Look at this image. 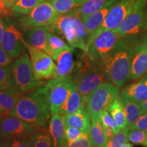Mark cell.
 <instances>
[{
	"label": "cell",
	"mask_w": 147,
	"mask_h": 147,
	"mask_svg": "<svg viewBox=\"0 0 147 147\" xmlns=\"http://www.w3.org/2000/svg\"><path fill=\"white\" fill-rule=\"evenodd\" d=\"M49 26L33 27L27 29L26 33V42L29 45L49 52V38L50 35Z\"/></svg>",
	"instance_id": "ac0fdd59"
},
{
	"label": "cell",
	"mask_w": 147,
	"mask_h": 147,
	"mask_svg": "<svg viewBox=\"0 0 147 147\" xmlns=\"http://www.w3.org/2000/svg\"><path fill=\"white\" fill-rule=\"evenodd\" d=\"M18 1H19V0H3L5 7L6 8H12Z\"/></svg>",
	"instance_id": "b9f144b4"
},
{
	"label": "cell",
	"mask_w": 147,
	"mask_h": 147,
	"mask_svg": "<svg viewBox=\"0 0 147 147\" xmlns=\"http://www.w3.org/2000/svg\"><path fill=\"white\" fill-rule=\"evenodd\" d=\"M92 143L90 140L89 135L85 132L81 138L76 140L69 143L66 142L63 147H90Z\"/></svg>",
	"instance_id": "74e56055"
},
{
	"label": "cell",
	"mask_w": 147,
	"mask_h": 147,
	"mask_svg": "<svg viewBox=\"0 0 147 147\" xmlns=\"http://www.w3.org/2000/svg\"><path fill=\"white\" fill-rule=\"evenodd\" d=\"M119 97L140 104L147 100V76H143L138 81L126 86L120 91Z\"/></svg>",
	"instance_id": "2e32d148"
},
{
	"label": "cell",
	"mask_w": 147,
	"mask_h": 147,
	"mask_svg": "<svg viewBox=\"0 0 147 147\" xmlns=\"http://www.w3.org/2000/svg\"><path fill=\"white\" fill-rule=\"evenodd\" d=\"M72 52L73 51H63L55 60L57 63L56 75L55 78H71L75 66Z\"/></svg>",
	"instance_id": "ffe728a7"
},
{
	"label": "cell",
	"mask_w": 147,
	"mask_h": 147,
	"mask_svg": "<svg viewBox=\"0 0 147 147\" xmlns=\"http://www.w3.org/2000/svg\"><path fill=\"white\" fill-rule=\"evenodd\" d=\"M146 76H147V72H146Z\"/></svg>",
	"instance_id": "681fc988"
},
{
	"label": "cell",
	"mask_w": 147,
	"mask_h": 147,
	"mask_svg": "<svg viewBox=\"0 0 147 147\" xmlns=\"http://www.w3.org/2000/svg\"><path fill=\"white\" fill-rule=\"evenodd\" d=\"M5 23L3 20L0 17V43H1V39H2V37L3 35V33H4V30H5Z\"/></svg>",
	"instance_id": "7bdbcfd3"
},
{
	"label": "cell",
	"mask_w": 147,
	"mask_h": 147,
	"mask_svg": "<svg viewBox=\"0 0 147 147\" xmlns=\"http://www.w3.org/2000/svg\"><path fill=\"white\" fill-rule=\"evenodd\" d=\"M146 0H137L130 13L116 32L123 39L135 42L138 36L147 31Z\"/></svg>",
	"instance_id": "5b68a950"
},
{
	"label": "cell",
	"mask_w": 147,
	"mask_h": 147,
	"mask_svg": "<svg viewBox=\"0 0 147 147\" xmlns=\"http://www.w3.org/2000/svg\"><path fill=\"white\" fill-rule=\"evenodd\" d=\"M1 118H2V117H0V144H2L5 140L3 135L2 129H1Z\"/></svg>",
	"instance_id": "ee69618b"
},
{
	"label": "cell",
	"mask_w": 147,
	"mask_h": 147,
	"mask_svg": "<svg viewBox=\"0 0 147 147\" xmlns=\"http://www.w3.org/2000/svg\"><path fill=\"white\" fill-rule=\"evenodd\" d=\"M71 80L85 104L92 92L108 81L102 63L92 59L85 52L75 62Z\"/></svg>",
	"instance_id": "7a4b0ae2"
},
{
	"label": "cell",
	"mask_w": 147,
	"mask_h": 147,
	"mask_svg": "<svg viewBox=\"0 0 147 147\" xmlns=\"http://www.w3.org/2000/svg\"><path fill=\"white\" fill-rule=\"evenodd\" d=\"M129 129H140L147 131V113L142 114L138 119L136 122L134 124V125H132Z\"/></svg>",
	"instance_id": "f35d334b"
},
{
	"label": "cell",
	"mask_w": 147,
	"mask_h": 147,
	"mask_svg": "<svg viewBox=\"0 0 147 147\" xmlns=\"http://www.w3.org/2000/svg\"><path fill=\"white\" fill-rule=\"evenodd\" d=\"M141 106H142L143 113H147V100L144 101V102H142V104H141Z\"/></svg>",
	"instance_id": "f6af8a7d"
},
{
	"label": "cell",
	"mask_w": 147,
	"mask_h": 147,
	"mask_svg": "<svg viewBox=\"0 0 147 147\" xmlns=\"http://www.w3.org/2000/svg\"><path fill=\"white\" fill-rule=\"evenodd\" d=\"M0 146L1 147H33V142L31 138H7Z\"/></svg>",
	"instance_id": "e575fe53"
},
{
	"label": "cell",
	"mask_w": 147,
	"mask_h": 147,
	"mask_svg": "<svg viewBox=\"0 0 147 147\" xmlns=\"http://www.w3.org/2000/svg\"><path fill=\"white\" fill-rule=\"evenodd\" d=\"M90 147H106V146H95V145H91Z\"/></svg>",
	"instance_id": "7dc6e473"
},
{
	"label": "cell",
	"mask_w": 147,
	"mask_h": 147,
	"mask_svg": "<svg viewBox=\"0 0 147 147\" xmlns=\"http://www.w3.org/2000/svg\"><path fill=\"white\" fill-rule=\"evenodd\" d=\"M65 51H73L74 49L71 48L64 42V40L55 33H50L49 38V54L55 60L61 53Z\"/></svg>",
	"instance_id": "83f0119b"
},
{
	"label": "cell",
	"mask_w": 147,
	"mask_h": 147,
	"mask_svg": "<svg viewBox=\"0 0 147 147\" xmlns=\"http://www.w3.org/2000/svg\"><path fill=\"white\" fill-rule=\"evenodd\" d=\"M128 141L133 144L147 147V131L129 129L128 131Z\"/></svg>",
	"instance_id": "d6a6232c"
},
{
	"label": "cell",
	"mask_w": 147,
	"mask_h": 147,
	"mask_svg": "<svg viewBox=\"0 0 147 147\" xmlns=\"http://www.w3.org/2000/svg\"><path fill=\"white\" fill-rule=\"evenodd\" d=\"M147 72V43L143 40L134 47L131 65V80L142 78Z\"/></svg>",
	"instance_id": "9a60e30c"
},
{
	"label": "cell",
	"mask_w": 147,
	"mask_h": 147,
	"mask_svg": "<svg viewBox=\"0 0 147 147\" xmlns=\"http://www.w3.org/2000/svg\"><path fill=\"white\" fill-rule=\"evenodd\" d=\"M136 42L123 38L118 47L101 61L108 81L121 87L131 80V65Z\"/></svg>",
	"instance_id": "3957f363"
},
{
	"label": "cell",
	"mask_w": 147,
	"mask_h": 147,
	"mask_svg": "<svg viewBox=\"0 0 147 147\" xmlns=\"http://www.w3.org/2000/svg\"><path fill=\"white\" fill-rule=\"evenodd\" d=\"M122 39L115 30L96 33L88 40L84 52L92 59L101 62L115 50Z\"/></svg>",
	"instance_id": "8992f818"
},
{
	"label": "cell",
	"mask_w": 147,
	"mask_h": 147,
	"mask_svg": "<svg viewBox=\"0 0 147 147\" xmlns=\"http://www.w3.org/2000/svg\"><path fill=\"white\" fill-rule=\"evenodd\" d=\"M66 127H73L80 129L89 135L91 129V117L86 108L79 110L76 113L64 116Z\"/></svg>",
	"instance_id": "7402d4cb"
},
{
	"label": "cell",
	"mask_w": 147,
	"mask_h": 147,
	"mask_svg": "<svg viewBox=\"0 0 147 147\" xmlns=\"http://www.w3.org/2000/svg\"><path fill=\"white\" fill-rule=\"evenodd\" d=\"M129 128L127 127L120 130L113 138L108 140L106 147H121L128 141V131Z\"/></svg>",
	"instance_id": "836d02e7"
},
{
	"label": "cell",
	"mask_w": 147,
	"mask_h": 147,
	"mask_svg": "<svg viewBox=\"0 0 147 147\" xmlns=\"http://www.w3.org/2000/svg\"><path fill=\"white\" fill-rule=\"evenodd\" d=\"M44 129L46 128L37 126L13 116L1 118V129L5 139L31 138Z\"/></svg>",
	"instance_id": "7c38bea8"
},
{
	"label": "cell",
	"mask_w": 147,
	"mask_h": 147,
	"mask_svg": "<svg viewBox=\"0 0 147 147\" xmlns=\"http://www.w3.org/2000/svg\"><path fill=\"white\" fill-rule=\"evenodd\" d=\"M120 100L122 101L125 112L128 127L130 128L136 122L138 119L140 118V117L142 114H144L142 111V106L140 103L132 100L123 98H120Z\"/></svg>",
	"instance_id": "484cf974"
},
{
	"label": "cell",
	"mask_w": 147,
	"mask_h": 147,
	"mask_svg": "<svg viewBox=\"0 0 147 147\" xmlns=\"http://www.w3.org/2000/svg\"><path fill=\"white\" fill-rule=\"evenodd\" d=\"M25 40L23 34L13 24L5 25L0 45L12 58L20 56L25 47Z\"/></svg>",
	"instance_id": "5bb4252c"
},
{
	"label": "cell",
	"mask_w": 147,
	"mask_h": 147,
	"mask_svg": "<svg viewBox=\"0 0 147 147\" xmlns=\"http://www.w3.org/2000/svg\"><path fill=\"white\" fill-rule=\"evenodd\" d=\"M49 29L63 38L72 49L85 51L88 36L83 21L78 16L70 13L60 14Z\"/></svg>",
	"instance_id": "277c9868"
},
{
	"label": "cell",
	"mask_w": 147,
	"mask_h": 147,
	"mask_svg": "<svg viewBox=\"0 0 147 147\" xmlns=\"http://www.w3.org/2000/svg\"><path fill=\"white\" fill-rule=\"evenodd\" d=\"M30 56L33 71L35 78L38 80H51L56 75L57 65L54 60L45 51L38 49L25 42Z\"/></svg>",
	"instance_id": "9c48e42d"
},
{
	"label": "cell",
	"mask_w": 147,
	"mask_h": 147,
	"mask_svg": "<svg viewBox=\"0 0 147 147\" xmlns=\"http://www.w3.org/2000/svg\"><path fill=\"white\" fill-rule=\"evenodd\" d=\"M89 138L92 145L106 146L107 139L104 134V127L101 122L99 115L92 116L91 117V129Z\"/></svg>",
	"instance_id": "cb8c5ba5"
},
{
	"label": "cell",
	"mask_w": 147,
	"mask_h": 147,
	"mask_svg": "<svg viewBox=\"0 0 147 147\" xmlns=\"http://www.w3.org/2000/svg\"><path fill=\"white\" fill-rule=\"evenodd\" d=\"M109 1L110 0H87L80 7L69 13L83 20L88 16L102 9Z\"/></svg>",
	"instance_id": "d4e9b609"
},
{
	"label": "cell",
	"mask_w": 147,
	"mask_h": 147,
	"mask_svg": "<svg viewBox=\"0 0 147 147\" xmlns=\"http://www.w3.org/2000/svg\"><path fill=\"white\" fill-rule=\"evenodd\" d=\"M104 134H105L106 139H107L108 141L111 140L116 135V134L115 133V131H114L113 129L108 127H104Z\"/></svg>",
	"instance_id": "60d3db41"
},
{
	"label": "cell",
	"mask_w": 147,
	"mask_h": 147,
	"mask_svg": "<svg viewBox=\"0 0 147 147\" xmlns=\"http://www.w3.org/2000/svg\"><path fill=\"white\" fill-rule=\"evenodd\" d=\"M85 132L82 131L80 129L73 127H66L65 138L66 142L69 143L76 140L81 138Z\"/></svg>",
	"instance_id": "8d00e7d4"
},
{
	"label": "cell",
	"mask_w": 147,
	"mask_h": 147,
	"mask_svg": "<svg viewBox=\"0 0 147 147\" xmlns=\"http://www.w3.org/2000/svg\"><path fill=\"white\" fill-rule=\"evenodd\" d=\"M0 147H1V146H0Z\"/></svg>",
	"instance_id": "f907efd6"
},
{
	"label": "cell",
	"mask_w": 147,
	"mask_h": 147,
	"mask_svg": "<svg viewBox=\"0 0 147 147\" xmlns=\"http://www.w3.org/2000/svg\"><path fill=\"white\" fill-rule=\"evenodd\" d=\"M108 112L113 117L116 124L120 129H123L128 127L125 112L122 101L118 97L110 104L108 108Z\"/></svg>",
	"instance_id": "4316f807"
},
{
	"label": "cell",
	"mask_w": 147,
	"mask_h": 147,
	"mask_svg": "<svg viewBox=\"0 0 147 147\" xmlns=\"http://www.w3.org/2000/svg\"><path fill=\"white\" fill-rule=\"evenodd\" d=\"M119 87L110 82H105L94 90L88 99L86 110L90 117L99 115L108 108L110 104L119 97Z\"/></svg>",
	"instance_id": "ba28073f"
},
{
	"label": "cell",
	"mask_w": 147,
	"mask_h": 147,
	"mask_svg": "<svg viewBox=\"0 0 147 147\" xmlns=\"http://www.w3.org/2000/svg\"><path fill=\"white\" fill-rule=\"evenodd\" d=\"M87 0H51V3L59 14H67L75 10Z\"/></svg>",
	"instance_id": "f1b7e54d"
},
{
	"label": "cell",
	"mask_w": 147,
	"mask_h": 147,
	"mask_svg": "<svg viewBox=\"0 0 147 147\" xmlns=\"http://www.w3.org/2000/svg\"><path fill=\"white\" fill-rule=\"evenodd\" d=\"M121 147H134V145H133V144H132V143L127 142L125 143V144H123Z\"/></svg>",
	"instance_id": "bcb514c9"
},
{
	"label": "cell",
	"mask_w": 147,
	"mask_h": 147,
	"mask_svg": "<svg viewBox=\"0 0 147 147\" xmlns=\"http://www.w3.org/2000/svg\"><path fill=\"white\" fill-rule=\"evenodd\" d=\"M99 117H100V119L103 126L112 128L116 134L120 131L121 129L117 125L113 117H112V115H110V113L108 112V110H104L102 113L99 114Z\"/></svg>",
	"instance_id": "d590c367"
},
{
	"label": "cell",
	"mask_w": 147,
	"mask_h": 147,
	"mask_svg": "<svg viewBox=\"0 0 147 147\" xmlns=\"http://www.w3.org/2000/svg\"><path fill=\"white\" fill-rule=\"evenodd\" d=\"M86 108V104L80 92L78 91L74 83L70 88L69 96L65 104L61 110V115L65 116L67 115L76 113L79 110Z\"/></svg>",
	"instance_id": "603a6c76"
},
{
	"label": "cell",
	"mask_w": 147,
	"mask_h": 147,
	"mask_svg": "<svg viewBox=\"0 0 147 147\" xmlns=\"http://www.w3.org/2000/svg\"><path fill=\"white\" fill-rule=\"evenodd\" d=\"M73 82L71 78L51 79L45 84L51 115L60 114L67 97Z\"/></svg>",
	"instance_id": "8fae6325"
},
{
	"label": "cell",
	"mask_w": 147,
	"mask_h": 147,
	"mask_svg": "<svg viewBox=\"0 0 147 147\" xmlns=\"http://www.w3.org/2000/svg\"><path fill=\"white\" fill-rule=\"evenodd\" d=\"M22 93L16 89L0 91V117L10 116Z\"/></svg>",
	"instance_id": "44dd1931"
},
{
	"label": "cell",
	"mask_w": 147,
	"mask_h": 147,
	"mask_svg": "<svg viewBox=\"0 0 147 147\" xmlns=\"http://www.w3.org/2000/svg\"><path fill=\"white\" fill-rule=\"evenodd\" d=\"M51 115L45 84L22 95L10 116L46 128Z\"/></svg>",
	"instance_id": "6da1fadb"
},
{
	"label": "cell",
	"mask_w": 147,
	"mask_h": 147,
	"mask_svg": "<svg viewBox=\"0 0 147 147\" xmlns=\"http://www.w3.org/2000/svg\"><path fill=\"white\" fill-rule=\"evenodd\" d=\"M144 40H145V41L146 42V43H147V34L146 35V37H145V38H144V39H143Z\"/></svg>",
	"instance_id": "c3c4849f"
},
{
	"label": "cell",
	"mask_w": 147,
	"mask_h": 147,
	"mask_svg": "<svg viewBox=\"0 0 147 147\" xmlns=\"http://www.w3.org/2000/svg\"><path fill=\"white\" fill-rule=\"evenodd\" d=\"M116 2H117V0H110L102 9L88 16L87 17L82 20L85 26L88 40L100 28L103 22L105 20L108 12H110Z\"/></svg>",
	"instance_id": "e0dca14e"
},
{
	"label": "cell",
	"mask_w": 147,
	"mask_h": 147,
	"mask_svg": "<svg viewBox=\"0 0 147 147\" xmlns=\"http://www.w3.org/2000/svg\"><path fill=\"white\" fill-rule=\"evenodd\" d=\"M33 147H55L52 138L47 129L38 131L31 137Z\"/></svg>",
	"instance_id": "1f68e13d"
},
{
	"label": "cell",
	"mask_w": 147,
	"mask_h": 147,
	"mask_svg": "<svg viewBox=\"0 0 147 147\" xmlns=\"http://www.w3.org/2000/svg\"><path fill=\"white\" fill-rule=\"evenodd\" d=\"M49 127L55 147H63L66 143V125L63 116L61 114L53 115L49 121Z\"/></svg>",
	"instance_id": "d6986e66"
},
{
	"label": "cell",
	"mask_w": 147,
	"mask_h": 147,
	"mask_svg": "<svg viewBox=\"0 0 147 147\" xmlns=\"http://www.w3.org/2000/svg\"><path fill=\"white\" fill-rule=\"evenodd\" d=\"M16 89H18L16 87L10 67L8 66L0 67V91Z\"/></svg>",
	"instance_id": "4dcf8cb0"
},
{
	"label": "cell",
	"mask_w": 147,
	"mask_h": 147,
	"mask_svg": "<svg viewBox=\"0 0 147 147\" xmlns=\"http://www.w3.org/2000/svg\"><path fill=\"white\" fill-rule=\"evenodd\" d=\"M10 68L16 87L22 93L32 91L46 83L35 78L31 59L27 55L16 59Z\"/></svg>",
	"instance_id": "52a82bcc"
},
{
	"label": "cell",
	"mask_w": 147,
	"mask_h": 147,
	"mask_svg": "<svg viewBox=\"0 0 147 147\" xmlns=\"http://www.w3.org/2000/svg\"><path fill=\"white\" fill-rule=\"evenodd\" d=\"M136 1L137 0H121L119 2H116L108 12L102 25L95 34L105 30H116L120 26L126 16L130 13Z\"/></svg>",
	"instance_id": "4fadbf2b"
},
{
	"label": "cell",
	"mask_w": 147,
	"mask_h": 147,
	"mask_svg": "<svg viewBox=\"0 0 147 147\" xmlns=\"http://www.w3.org/2000/svg\"><path fill=\"white\" fill-rule=\"evenodd\" d=\"M60 14L57 12L51 1H44L37 5L28 14L19 18L21 27L25 29L42 26H50Z\"/></svg>",
	"instance_id": "30bf717a"
},
{
	"label": "cell",
	"mask_w": 147,
	"mask_h": 147,
	"mask_svg": "<svg viewBox=\"0 0 147 147\" xmlns=\"http://www.w3.org/2000/svg\"><path fill=\"white\" fill-rule=\"evenodd\" d=\"M45 1V0H19L11 8V11L14 14H28L37 5Z\"/></svg>",
	"instance_id": "f546056e"
},
{
	"label": "cell",
	"mask_w": 147,
	"mask_h": 147,
	"mask_svg": "<svg viewBox=\"0 0 147 147\" xmlns=\"http://www.w3.org/2000/svg\"><path fill=\"white\" fill-rule=\"evenodd\" d=\"M12 61V57L0 45V67L8 66Z\"/></svg>",
	"instance_id": "ab89813d"
}]
</instances>
